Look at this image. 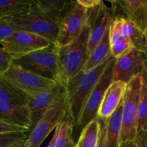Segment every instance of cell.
<instances>
[{
    "instance_id": "cell-1",
    "label": "cell",
    "mask_w": 147,
    "mask_h": 147,
    "mask_svg": "<svg viewBox=\"0 0 147 147\" xmlns=\"http://www.w3.org/2000/svg\"><path fill=\"white\" fill-rule=\"evenodd\" d=\"M112 57L113 56L92 70L81 71L65 88L67 107V118L73 128L77 126L89 96L110 63Z\"/></svg>"
},
{
    "instance_id": "cell-2",
    "label": "cell",
    "mask_w": 147,
    "mask_h": 147,
    "mask_svg": "<svg viewBox=\"0 0 147 147\" xmlns=\"http://www.w3.org/2000/svg\"><path fill=\"white\" fill-rule=\"evenodd\" d=\"M90 27L87 23L80 35L70 44L57 47L56 82L65 88L70 80L83 71L88 58V44Z\"/></svg>"
},
{
    "instance_id": "cell-3",
    "label": "cell",
    "mask_w": 147,
    "mask_h": 147,
    "mask_svg": "<svg viewBox=\"0 0 147 147\" xmlns=\"http://www.w3.org/2000/svg\"><path fill=\"white\" fill-rule=\"evenodd\" d=\"M67 117L65 88L61 87L58 95L24 142V147H40L59 123Z\"/></svg>"
},
{
    "instance_id": "cell-4",
    "label": "cell",
    "mask_w": 147,
    "mask_h": 147,
    "mask_svg": "<svg viewBox=\"0 0 147 147\" xmlns=\"http://www.w3.org/2000/svg\"><path fill=\"white\" fill-rule=\"evenodd\" d=\"M14 31H22L41 36L55 44L58 34V25L34 7L24 13L7 20Z\"/></svg>"
},
{
    "instance_id": "cell-5",
    "label": "cell",
    "mask_w": 147,
    "mask_h": 147,
    "mask_svg": "<svg viewBox=\"0 0 147 147\" xmlns=\"http://www.w3.org/2000/svg\"><path fill=\"white\" fill-rule=\"evenodd\" d=\"M142 76H138L127 85L123 100L121 146L129 142H136L138 134V106L142 88Z\"/></svg>"
},
{
    "instance_id": "cell-6",
    "label": "cell",
    "mask_w": 147,
    "mask_h": 147,
    "mask_svg": "<svg viewBox=\"0 0 147 147\" xmlns=\"http://www.w3.org/2000/svg\"><path fill=\"white\" fill-rule=\"evenodd\" d=\"M12 63L24 70L56 82L57 74V47H50L13 59Z\"/></svg>"
},
{
    "instance_id": "cell-7",
    "label": "cell",
    "mask_w": 147,
    "mask_h": 147,
    "mask_svg": "<svg viewBox=\"0 0 147 147\" xmlns=\"http://www.w3.org/2000/svg\"><path fill=\"white\" fill-rule=\"evenodd\" d=\"M27 96L53 90L57 87V82L39 76L24 70L12 63L4 73L0 75Z\"/></svg>"
},
{
    "instance_id": "cell-8",
    "label": "cell",
    "mask_w": 147,
    "mask_h": 147,
    "mask_svg": "<svg viewBox=\"0 0 147 147\" xmlns=\"http://www.w3.org/2000/svg\"><path fill=\"white\" fill-rule=\"evenodd\" d=\"M115 63L116 59L113 57L110 63L99 79L96 87L89 96L76 126L80 132L88 123L97 118L99 108L101 105L106 90L113 81V68Z\"/></svg>"
},
{
    "instance_id": "cell-9",
    "label": "cell",
    "mask_w": 147,
    "mask_h": 147,
    "mask_svg": "<svg viewBox=\"0 0 147 147\" xmlns=\"http://www.w3.org/2000/svg\"><path fill=\"white\" fill-rule=\"evenodd\" d=\"M87 20L88 9L76 1L59 24L57 40L54 45L60 47L74 42L84 30Z\"/></svg>"
},
{
    "instance_id": "cell-10",
    "label": "cell",
    "mask_w": 147,
    "mask_h": 147,
    "mask_svg": "<svg viewBox=\"0 0 147 147\" xmlns=\"http://www.w3.org/2000/svg\"><path fill=\"white\" fill-rule=\"evenodd\" d=\"M52 45L51 42L41 36L22 31L14 32L0 43L1 47L13 59L46 48Z\"/></svg>"
},
{
    "instance_id": "cell-11",
    "label": "cell",
    "mask_w": 147,
    "mask_h": 147,
    "mask_svg": "<svg viewBox=\"0 0 147 147\" xmlns=\"http://www.w3.org/2000/svg\"><path fill=\"white\" fill-rule=\"evenodd\" d=\"M146 72V58L144 54L134 49L120 58L116 59L113 80L128 84L134 78L142 76Z\"/></svg>"
},
{
    "instance_id": "cell-12",
    "label": "cell",
    "mask_w": 147,
    "mask_h": 147,
    "mask_svg": "<svg viewBox=\"0 0 147 147\" xmlns=\"http://www.w3.org/2000/svg\"><path fill=\"white\" fill-rule=\"evenodd\" d=\"M113 10L109 8L104 2H102L98 7L88 9L87 23H88L90 27L88 44V56L109 30L113 17Z\"/></svg>"
},
{
    "instance_id": "cell-13",
    "label": "cell",
    "mask_w": 147,
    "mask_h": 147,
    "mask_svg": "<svg viewBox=\"0 0 147 147\" xmlns=\"http://www.w3.org/2000/svg\"><path fill=\"white\" fill-rule=\"evenodd\" d=\"M61 86L58 85L55 89L27 96V106L30 111L32 120V127L30 131L41 119L58 95Z\"/></svg>"
},
{
    "instance_id": "cell-14",
    "label": "cell",
    "mask_w": 147,
    "mask_h": 147,
    "mask_svg": "<svg viewBox=\"0 0 147 147\" xmlns=\"http://www.w3.org/2000/svg\"><path fill=\"white\" fill-rule=\"evenodd\" d=\"M111 50L112 56L119 59L134 50L130 40L123 30L122 16H113L109 27Z\"/></svg>"
},
{
    "instance_id": "cell-15",
    "label": "cell",
    "mask_w": 147,
    "mask_h": 147,
    "mask_svg": "<svg viewBox=\"0 0 147 147\" xmlns=\"http://www.w3.org/2000/svg\"><path fill=\"white\" fill-rule=\"evenodd\" d=\"M0 121L28 129L32 127L30 111L27 105H16L0 100Z\"/></svg>"
},
{
    "instance_id": "cell-16",
    "label": "cell",
    "mask_w": 147,
    "mask_h": 147,
    "mask_svg": "<svg viewBox=\"0 0 147 147\" xmlns=\"http://www.w3.org/2000/svg\"><path fill=\"white\" fill-rule=\"evenodd\" d=\"M127 85L121 81H113L106 90L97 117L109 119L112 116L124 98Z\"/></svg>"
},
{
    "instance_id": "cell-17",
    "label": "cell",
    "mask_w": 147,
    "mask_h": 147,
    "mask_svg": "<svg viewBox=\"0 0 147 147\" xmlns=\"http://www.w3.org/2000/svg\"><path fill=\"white\" fill-rule=\"evenodd\" d=\"M126 19L144 32L147 29V0H121L114 1Z\"/></svg>"
},
{
    "instance_id": "cell-18",
    "label": "cell",
    "mask_w": 147,
    "mask_h": 147,
    "mask_svg": "<svg viewBox=\"0 0 147 147\" xmlns=\"http://www.w3.org/2000/svg\"><path fill=\"white\" fill-rule=\"evenodd\" d=\"M75 3L67 0H37L33 1V5L59 25Z\"/></svg>"
},
{
    "instance_id": "cell-19",
    "label": "cell",
    "mask_w": 147,
    "mask_h": 147,
    "mask_svg": "<svg viewBox=\"0 0 147 147\" xmlns=\"http://www.w3.org/2000/svg\"><path fill=\"white\" fill-rule=\"evenodd\" d=\"M111 57H112V54L111 50L109 28L105 35L103 36V39L89 55L88 58L83 70L88 71L92 70L106 62Z\"/></svg>"
},
{
    "instance_id": "cell-20",
    "label": "cell",
    "mask_w": 147,
    "mask_h": 147,
    "mask_svg": "<svg viewBox=\"0 0 147 147\" xmlns=\"http://www.w3.org/2000/svg\"><path fill=\"white\" fill-rule=\"evenodd\" d=\"M123 100L121 102L116 111L108 119L106 147H121Z\"/></svg>"
},
{
    "instance_id": "cell-21",
    "label": "cell",
    "mask_w": 147,
    "mask_h": 147,
    "mask_svg": "<svg viewBox=\"0 0 147 147\" xmlns=\"http://www.w3.org/2000/svg\"><path fill=\"white\" fill-rule=\"evenodd\" d=\"M123 30L130 40L134 49L145 54L147 50V37L143 30L124 16H122Z\"/></svg>"
},
{
    "instance_id": "cell-22",
    "label": "cell",
    "mask_w": 147,
    "mask_h": 147,
    "mask_svg": "<svg viewBox=\"0 0 147 147\" xmlns=\"http://www.w3.org/2000/svg\"><path fill=\"white\" fill-rule=\"evenodd\" d=\"M32 0H0V20H8L28 11Z\"/></svg>"
},
{
    "instance_id": "cell-23",
    "label": "cell",
    "mask_w": 147,
    "mask_h": 147,
    "mask_svg": "<svg viewBox=\"0 0 147 147\" xmlns=\"http://www.w3.org/2000/svg\"><path fill=\"white\" fill-rule=\"evenodd\" d=\"M0 100L16 105H27V96L11 83L0 77Z\"/></svg>"
},
{
    "instance_id": "cell-24",
    "label": "cell",
    "mask_w": 147,
    "mask_h": 147,
    "mask_svg": "<svg viewBox=\"0 0 147 147\" xmlns=\"http://www.w3.org/2000/svg\"><path fill=\"white\" fill-rule=\"evenodd\" d=\"M55 147H76L73 136V126L68 121L64 119L55 129Z\"/></svg>"
},
{
    "instance_id": "cell-25",
    "label": "cell",
    "mask_w": 147,
    "mask_h": 147,
    "mask_svg": "<svg viewBox=\"0 0 147 147\" xmlns=\"http://www.w3.org/2000/svg\"><path fill=\"white\" fill-rule=\"evenodd\" d=\"M100 134V125L97 118L80 131L76 147H97Z\"/></svg>"
},
{
    "instance_id": "cell-26",
    "label": "cell",
    "mask_w": 147,
    "mask_h": 147,
    "mask_svg": "<svg viewBox=\"0 0 147 147\" xmlns=\"http://www.w3.org/2000/svg\"><path fill=\"white\" fill-rule=\"evenodd\" d=\"M142 76V88L138 106V131L139 134H147V72Z\"/></svg>"
},
{
    "instance_id": "cell-27",
    "label": "cell",
    "mask_w": 147,
    "mask_h": 147,
    "mask_svg": "<svg viewBox=\"0 0 147 147\" xmlns=\"http://www.w3.org/2000/svg\"><path fill=\"white\" fill-rule=\"evenodd\" d=\"M27 132H11L0 134V147H15L27 140Z\"/></svg>"
},
{
    "instance_id": "cell-28",
    "label": "cell",
    "mask_w": 147,
    "mask_h": 147,
    "mask_svg": "<svg viewBox=\"0 0 147 147\" xmlns=\"http://www.w3.org/2000/svg\"><path fill=\"white\" fill-rule=\"evenodd\" d=\"M13 58L4 49L0 47V75L6 71L12 64Z\"/></svg>"
},
{
    "instance_id": "cell-29",
    "label": "cell",
    "mask_w": 147,
    "mask_h": 147,
    "mask_svg": "<svg viewBox=\"0 0 147 147\" xmlns=\"http://www.w3.org/2000/svg\"><path fill=\"white\" fill-rule=\"evenodd\" d=\"M100 125V134L97 147H106V131H107L108 119H103L97 117Z\"/></svg>"
},
{
    "instance_id": "cell-30",
    "label": "cell",
    "mask_w": 147,
    "mask_h": 147,
    "mask_svg": "<svg viewBox=\"0 0 147 147\" xmlns=\"http://www.w3.org/2000/svg\"><path fill=\"white\" fill-rule=\"evenodd\" d=\"M14 31L7 20H0V43L4 41Z\"/></svg>"
},
{
    "instance_id": "cell-31",
    "label": "cell",
    "mask_w": 147,
    "mask_h": 147,
    "mask_svg": "<svg viewBox=\"0 0 147 147\" xmlns=\"http://www.w3.org/2000/svg\"><path fill=\"white\" fill-rule=\"evenodd\" d=\"M29 132L28 129L25 128L20 127V126H14V125L9 124V123H4L0 121V134L7 133H11V132Z\"/></svg>"
},
{
    "instance_id": "cell-32",
    "label": "cell",
    "mask_w": 147,
    "mask_h": 147,
    "mask_svg": "<svg viewBox=\"0 0 147 147\" xmlns=\"http://www.w3.org/2000/svg\"><path fill=\"white\" fill-rule=\"evenodd\" d=\"M77 2L86 9H91L95 7H98L103 1L100 0H78Z\"/></svg>"
},
{
    "instance_id": "cell-33",
    "label": "cell",
    "mask_w": 147,
    "mask_h": 147,
    "mask_svg": "<svg viewBox=\"0 0 147 147\" xmlns=\"http://www.w3.org/2000/svg\"><path fill=\"white\" fill-rule=\"evenodd\" d=\"M136 142L139 147H147V134H139Z\"/></svg>"
},
{
    "instance_id": "cell-34",
    "label": "cell",
    "mask_w": 147,
    "mask_h": 147,
    "mask_svg": "<svg viewBox=\"0 0 147 147\" xmlns=\"http://www.w3.org/2000/svg\"><path fill=\"white\" fill-rule=\"evenodd\" d=\"M121 147H139L136 142H129L122 144Z\"/></svg>"
},
{
    "instance_id": "cell-35",
    "label": "cell",
    "mask_w": 147,
    "mask_h": 147,
    "mask_svg": "<svg viewBox=\"0 0 147 147\" xmlns=\"http://www.w3.org/2000/svg\"><path fill=\"white\" fill-rule=\"evenodd\" d=\"M55 134H53V137H52V139H50L48 144L47 145V146L46 147H55Z\"/></svg>"
},
{
    "instance_id": "cell-36",
    "label": "cell",
    "mask_w": 147,
    "mask_h": 147,
    "mask_svg": "<svg viewBox=\"0 0 147 147\" xmlns=\"http://www.w3.org/2000/svg\"><path fill=\"white\" fill-rule=\"evenodd\" d=\"M145 33H146V37H147V29H146V32H145ZM144 55H145V57H146V60H147V50H146V53H145V54H144Z\"/></svg>"
},
{
    "instance_id": "cell-37",
    "label": "cell",
    "mask_w": 147,
    "mask_h": 147,
    "mask_svg": "<svg viewBox=\"0 0 147 147\" xmlns=\"http://www.w3.org/2000/svg\"><path fill=\"white\" fill-rule=\"evenodd\" d=\"M24 143L21 144L20 145H19V146H17V147H24Z\"/></svg>"
},
{
    "instance_id": "cell-38",
    "label": "cell",
    "mask_w": 147,
    "mask_h": 147,
    "mask_svg": "<svg viewBox=\"0 0 147 147\" xmlns=\"http://www.w3.org/2000/svg\"><path fill=\"white\" fill-rule=\"evenodd\" d=\"M146 67H147V60H146Z\"/></svg>"
},
{
    "instance_id": "cell-39",
    "label": "cell",
    "mask_w": 147,
    "mask_h": 147,
    "mask_svg": "<svg viewBox=\"0 0 147 147\" xmlns=\"http://www.w3.org/2000/svg\"><path fill=\"white\" fill-rule=\"evenodd\" d=\"M23 143H24V142H23ZM17 146H15V147H17Z\"/></svg>"
}]
</instances>
